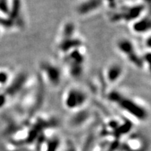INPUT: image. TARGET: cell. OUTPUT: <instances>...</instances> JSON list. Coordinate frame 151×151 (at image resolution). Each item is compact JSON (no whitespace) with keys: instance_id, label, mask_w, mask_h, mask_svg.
<instances>
[{"instance_id":"cell-8","label":"cell","mask_w":151,"mask_h":151,"mask_svg":"<svg viewBox=\"0 0 151 151\" xmlns=\"http://www.w3.org/2000/svg\"><path fill=\"white\" fill-rule=\"evenodd\" d=\"M101 0H90V1L83 2L78 8V12L81 14H86L89 13V11L96 9L99 5H101Z\"/></svg>"},{"instance_id":"cell-9","label":"cell","mask_w":151,"mask_h":151,"mask_svg":"<svg viewBox=\"0 0 151 151\" xmlns=\"http://www.w3.org/2000/svg\"><path fill=\"white\" fill-rule=\"evenodd\" d=\"M150 18L146 17L144 19H141L140 22H137L134 23L133 29L136 32L143 33L145 32L148 31L150 29Z\"/></svg>"},{"instance_id":"cell-7","label":"cell","mask_w":151,"mask_h":151,"mask_svg":"<svg viewBox=\"0 0 151 151\" xmlns=\"http://www.w3.org/2000/svg\"><path fill=\"white\" fill-rule=\"evenodd\" d=\"M122 74V68L118 65H112L107 69L106 78L111 83H115Z\"/></svg>"},{"instance_id":"cell-5","label":"cell","mask_w":151,"mask_h":151,"mask_svg":"<svg viewBox=\"0 0 151 151\" xmlns=\"http://www.w3.org/2000/svg\"><path fill=\"white\" fill-rule=\"evenodd\" d=\"M117 46L119 50L122 54H124L126 58L134 65L135 64L137 66H142L143 63L140 62V58L138 57V55L135 51L134 46L129 40H127V39H123L122 40L118 41Z\"/></svg>"},{"instance_id":"cell-2","label":"cell","mask_w":151,"mask_h":151,"mask_svg":"<svg viewBox=\"0 0 151 151\" xmlns=\"http://www.w3.org/2000/svg\"><path fill=\"white\" fill-rule=\"evenodd\" d=\"M62 141L55 127L43 132L35 145L34 151H60Z\"/></svg>"},{"instance_id":"cell-10","label":"cell","mask_w":151,"mask_h":151,"mask_svg":"<svg viewBox=\"0 0 151 151\" xmlns=\"http://www.w3.org/2000/svg\"><path fill=\"white\" fill-rule=\"evenodd\" d=\"M65 151H77V150L74 145H73V143H69L66 146Z\"/></svg>"},{"instance_id":"cell-6","label":"cell","mask_w":151,"mask_h":151,"mask_svg":"<svg viewBox=\"0 0 151 151\" xmlns=\"http://www.w3.org/2000/svg\"><path fill=\"white\" fill-rule=\"evenodd\" d=\"M43 71L46 73L47 79L52 85L56 86L59 85L61 80V73L58 67L49 63H44L41 66Z\"/></svg>"},{"instance_id":"cell-3","label":"cell","mask_w":151,"mask_h":151,"mask_svg":"<svg viewBox=\"0 0 151 151\" xmlns=\"http://www.w3.org/2000/svg\"><path fill=\"white\" fill-rule=\"evenodd\" d=\"M88 97L83 90L71 88L67 92L64 98V105L69 111L80 110L86 104Z\"/></svg>"},{"instance_id":"cell-4","label":"cell","mask_w":151,"mask_h":151,"mask_svg":"<svg viewBox=\"0 0 151 151\" xmlns=\"http://www.w3.org/2000/svg\"><path fill=\"white\" fill-rule=\"evenodd\" d=\"M120 148L123 151H147L148 143L140 134H129L122 140Z\"/></svg>"},{"instance_id":"cell-1","label":"cell","mask_w":151,"mask_h":151,"mask_svg":"<svg viewBox=\"0 0 151 151\" xmlns=\"http://www.w3.org/2000/svg\"><path fill=\"white\" fill-rule=\"evenodd\" d=\"M109 97L111 101L116 104L123 112L135 120L143 122L148 119V113L147 109L134 99L124 97L119 93H111Z\"/></svg>"}]
</instances>
